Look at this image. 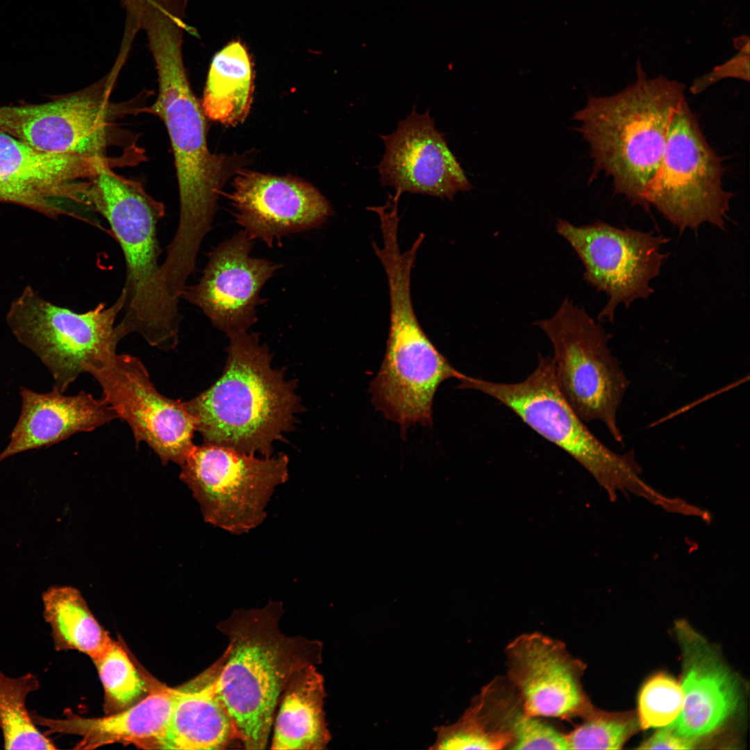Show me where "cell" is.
<instances>
[{"instance_id": "6da1fadb", "label": "cell", "mask_w": 750, "mask_h": 750, "mask_svg": "<svg viewBox=\"0 0 750 750\" xmlns=\"http://www.w3.org/2000/svg\"><path fill=\"white\" fill-rule=\"evenodd\" d=\"M283 611L281 601H269L262 608L235 610L217 625L228 640L218 688L246 749L267 747L289 678L300 668L322 661L319 640L283 633Z\"/></svg>"}, {"instance_id": "7a4b0ae2", "label": "cell", "mask_w": 750, "mask_h": 750, "mask_svg": "<svg viewBox=\"0 0 750 750\" xmlns=\"http://www.w3.org/2000/svg\"><path fill=\"white\" fill-rule=\"evenodd\" d=\"M636 80L621 92L588 96L573 119L590 147L591 183L599 172L612 179L615 194L647 211L646 192L656 176L672 118L685 99V85L662 76L649 78L638 61Z\"/></svg>"}, {"instance_id": "3957f363", "label": "cell", "mask_w": 750, "mask_h": 750, "mask_svg": "<svg viewBox=\"0 0 750 750\" xmlns=\"http://www.w3.org/2000/svg\"><path fill=\"white\" fill-rule=\"evenodd\" d=\"M182 36L172 25L147 34L158 81L153 111L167 129L178 187L179 220L172 243L180 251L195 252L211 228L219 195L235 162L208 148L206 116L187 76Z\"/></svg>"}, {"instance_id": "277c9868", "label": "cell", "mask_w": 750, "mask_h": 750, "mask_svg": "<svg viewBox=\"0 0 750 750\" xmlns=\"http://www.w3.org/2000/svg\"><path fill=\"white\" fill-rule=\"evenodd\" d=\"M229 338L223 374L184 406L205 444L271 456L274 443L293 427L299 408L295 383L271 367L257 333Z\"/></svg>"}, {"instance_id": "5b68a950", "label": "cell", "mask_w": 750, "mask_h": 750, "mask_svg": "<svg viewBox=\"0 0 750 750\" xmlns=\"http://www.w3.org/2000/svg\"><path fill=\"white\" fill-rule=\"evenodd\" d=\"M85 197L88 206L108 223L124 256L126 303L117 325L119 333L123 337L138 333L161 350L174 347L179 328L166 314L159 285L157 228L165 215L163 203L149 195L140 183L115 173L108 162L88 178Z\"/></svg>"}, {"instance_id": "8992f818", "label": "cell", "mask_w": 750, "mask_h": 750, "mask_svg": "<svg viewBox=\"0 0 750 750\" xmlns=\"http://www.w3.org/2000/svg\"><path fill=\"white\" fill-rule=\"evenodd\" d=\"M415 259L412 252L398 249L380 258L389 288L390 326L385 356L369 388L374 406L398 423L402 434L411 425H431L440 385L448 378L462 381L467 376L451 366L417 320L410 293Z\"/></svg>"}, {"instance_id": "52a82bcc", "label": "cell", "mask_w": 750, "mask_h": 750, "mask_svg": "<svg viewBox=\"0 0 750 750\" xmlns=\"http://www.w3.org/2000/svg\"><path fill=\"white\" fill-rule=\"evenodd\" d=\"M460 388L488 394L509 408L533 430L580 463L614 501L623 492L665 507L668 497L647 484L633 451L617 453L585 426L558 385L553 358L538 356L535 369L524 381L502 383L468 376Z\"/></svg>"}, {"instance_id": "ba28073f", "label": "cell", "mask_w": 750, "mask_h": 750, "mask_svg": "<svg viewBox=\"0 0 750 750\" xmlns=\"http://www.w3.org/2000/svg\"><path fill=\"white\" fill-rule=\"evenodd\" d=\"M535 324L553 345L558 385L568 403L583 422L600 421L623 443L617 414L630 381L608 347L611 335L568 297Z\"/></svg>"}, {"instance_id": "9c48e42d", "label": "cell", "mask_w": 750, "mask_h": 750, "mask_svg": "<svg viewBox=\"0 0 750 750\" xmlns=\"http://www.w3.org/2000/svg\"><path fill=\"white\" fill-rule=\"evenodd\" d=\"M122 289L115 303H104L85 312L55 305L27 286L12 301L6 322L16 339L49 369L53 388L64 392L86 365L116 353L122 340L115 325L123 310Z\"/></svg>"}, {"instance_id": "30bf717a", "label": "cell", "mask_w": 750, "mask_h": 750, "mask_svg": "<svg viewBox=\"0 0 750 750\" xmlns=\"http://www.w3.org/2000/svg\"><path fill=\"white\" fill-rule=\"evenodd\" d=\"M722 159L686 99L674 112L658 172L645 199L681 232L708 222L725 228L733 194L723 187Z\"/></svg>"}, {"instance_id": "8fae6325", "label": "cell", "mask_w": 750, "mask_h": 750, "mask_svg": "<svg viewBox=\"0 0 750 750\" xmlns=\"http://www.w3.org/2000/svg\"><path fill=\"white\" fill-rule=\"evenodd\" d=\"M288 457L258 458L230 447L194 445L181 466L206 522L234 535L247 533L267 517L276 488L288 479Z\"/></svg>"}, {"instance_id": "7c38bea8", "label": "cell", "mask_w": 750, "mask_h": 750, "mask_svg": "<svg viewBox=\"0 0 750 750\" xmlns=\"http://www.w3.org/2000/svg\"><path fill=\"white\" fill-rule=\"evenodd\" d=\"M556 230L582 261L584 280L608 297L599 320L612 322L620 303L628 308L635 300L647 299L653 292L650 283L660 274L667 257L661 247L669 238L603 222L576 226L558 219Z\"/></svg>"}, {"instance_id": "4fadbf2b", "label": "cell", "mask_w": 750, "mask_h": 750, "mask_svg": "<svg viewBox=\"0 0 750 750\" xmlns=\"http://www.w3.org/2000/svg\"><path fill=\"white\" fill-rule=\"evenodd\" d=\"M103 391V399L130 426L136 444L144 442L166 465L180 467L194 446V418L183 402L158 392L141 360L113 353L88 364Z\"/></svg>"}, {"instance_id": "5bb4252c", "label": "cell", "mask_w": 750, "mask_h": 750, "mask_svg": "<svg viewBox=\"0 0 750 750\" xmlns=\"http://www.w3.org/2000/svg\"><path fill=\"white\" fill-rule=\"evenodd\" d=\"M121 67L116 62L99 82L44 103L0 106V130L43 151L103 155Z\"/></svg>"}, {"instance_id": "9a60e30c", "label": "cell", "mask_w": 750, "mask_h": 750, "mask_svg": "<svg viewBox=\"0 0 750 750\" xmlns=\"http://www.w3.org/2000/svg\"><path fill=\"white\" fill-rule=\"evenodd\" d=\"M506 657V678L528 715L571 719L594 708L581 681L586 667L560 640L523 633L507 645Z\"/></svg>"}, {"instance_id": "2e32d148", "label": "cell", "mask_w": 750, "mask_h": 750, "mask_svg": "<svg viewBox=\"0 0 750 750\" xmlns=\"http://www.w3.org/2000/svg\"><path fill=\"white\" fill-rule=\"evenodd\" d=\"M253 247L244 230L224 241L209 253L199 281L186 285L181 295L229 338L256 322V308L266 301L260 292L278 269L269 260L251 257Z\"/></svg>"}, {"instance_id": "e0dca14e", "label": "cell", "mask_w": 750, "mask_h": 750, "mask_svg": "<svg viewBox=\"0 0 750 750\" xmlns=\"http://www.w3.org/2000/svg\"><path fill=\"white\" fill-rule=\"evenodd\" d=\"M675 631L682 652L683 705L666 727L697 747L722 733L738 713L741 683L717 649L686 622H678Z\"/></svg>"}, {"instance_id": "ac0fdd59", "label": "cell", "mask_w": 750, "mask_h": 750, "mask_svg": "<svg viewBox=\"0 0 750 750\" xmlns=\"http://www.w3.org/2000/svg\"><path fill=\"white\" fill-rule=\"evenodd\" d=\"M381 137L385 151L378 165L380 180L400 195L408 192L452 201L458 192L473 188L429 110L419 114L414 107L393 133Z\"/></svg>"}, {"instance_id": "d6986e66", "label": "cell", "mask_w": 750, "mask_h": 750, "mask_svg": "<svg viewBox=\"0 0 750 750\" xmlns=\"http://www.w3.org/2000/svg\"><path fill=\"white\" fill-rule=\"evenodd\" d=\"M228 195L236 222L251 239L272 247L289 234L321 226L333 215L325 197L299 178L239 171Z\"/></svg>"}, {"instance_id": "ffe728a7", "label": "cell", "mask_w": 750, "mask_h": 750, "mask_svg": "<svg viewBox=\"0 0 750 750\" xmlns=\"http://www.w3.org/2000/svg\"><path fill=\"white\" fill-rule=\"evenodd\" d=\"M19 419L7 447L0 453V462L15 454L51 446L80 432H90L117 418L115 411L102 398L83 391L74 396L62 394L53 388L38 393L21 388Z\"/></svg>"}, {"instance_id": "44dd1931", "label": "cell", "mask_w": 750, "mask_h": 750, "mask_svg": "<svg viewBox=\"0 0 750 750\" xmlns=\"http://www.w3.org/2000/svg\"><path fill=\"white\" fill-rule=\"evenodd\" d=\"M177 689L158 685L143 699L117 713L87 718L69 711L62 719L42 717L31 712L36 725L47 733L72 734L82 740L76 748L92 749L121 742L158 748L165 733Z\"/></svg>"}, {"instance_id": "7402d4cb", "label": "cell", "mask_w": 750, "mask_h": 750, "mask_svg": "<svg viewBox=\"0 0 750 750\" xmlns=\"http://www.w3.org/2000/svg\"><path fill=\"white\" fill-rule=\"evenodd\" d=\"M222 662V655L199 676L177 689L159 749L219 750L238 739L218 688Z\"/></svg>"}, {"instance_id": "603a6c76", "label": "cell", "mask_w": 750, "mask_h": 750, "mask_svg": "<svg viewBox=\"0 0 750 750\" xmlns=\"http://www.w3.org/2000/svg\"><path fill=\"white\" fill-rule=\"evenodd\" d=\"M107 161L101 154L43 151L0 130V176L57 201L69 200L87 206V180H78L88 179Z\"/></svg>"}, {"instance_id": "cb8c5ba5", "label": "cell", "mask_w": 750, "mask_h": 750, "mask_svg": "<svg viewBox=\"0 0 750 750\" xmlns=\"http://www.w3.org/2000/svg\"><path fill=\"white\" fill-rule=\"evenodd\" d=\"M323 676L317 665L297 670L287 682L273 722L270 749L321 750L331 735L324 710L326 697Z\"/></svg>"}, {"instance_id": "d4e9b609", "label": "cell", "mask_w": 750, "mask_h": 750, "mask_svg": "<svg viewBox=\"0 0 750 750\" xmlns=\"http://www.w3.org/2000/svg\"><path fill=\"white\" fill-rule=\"evenodd\" d=\"M435 731L431 749H512L513 744L504 699L492 681L456 722Z\"/></svg>"}, {"instance_id": "484cf974", "label": "cell", "mask_w": 750, "mask_h": 750, "mask_svg": "<svg viewBox=\"0 0 750 750\" xmlns=\"http://www.w3.org/2000/svg\"><path fill=\"white\" fill-rule=\"evenodd\" d=\"M253 72L244 46L234 42L212 58L201 103L206 117L235 126L247 117L252 101Z\"/></svg>"}, {"instance_id": "4316f807", "label": "cell", "mask_w": 750, "mask_h": 750, "mask_svg": "<svg viewBox=\"0 0 750 750\" xmlns=\"http://www.w3.org/2000/svg\"><path fill=\"white\" fill-rule=\"evenodd\" d=\"M42 600L43 617L51 628L56 651L76 650L94 661L112 643L78 589L51 586L42 593Z\"/></svg>"}, {"instance_id": "83f0119b", "label": "cell", "mask_w": 750, "mask_h": 750, "mask_svg": "<svg viewBox=\"0 0 750 750\" xmlns=\"http://www.w3.org/2000/svg\"><path fill=\"white\" fill-rule=\"evenodd\" d=\"M31 673L10 678L0 670V728L6 749H56L54 743L35 726L26 707L28 694L39 690Z\"/></svg>"}, {"instance_id": "f1b7e54d", "label": "cell", "mask_w": 750, "mask_h": 750, "mask_svg": "<svg viewBox=\"0 0 750 750\" xmlns=\"http://www.w3.org/2000/svg\"><path fill=\"white\" fill-rule=\"evenodd\" d=\"M565 733L567 749H621L640 729L635 711L610 712L595 706Z\"/></svg>"}, {"instance_id": "f546056e", "label": "cell", "mask_w": 750, "mask_h": 750, "mask_svg": "<svg viewBox=\"0 0 750 750\" xmlns=\"http://www.w3.org/2000/svg\"><path fill=\"white\" fill-rule=\"evenodd\" d=\"M94 662L104 688L108 706L126 709L147 692L145 681L127 653L116 642L113 641Z\"/></svg>"}, {"instance_id": "4dcf8cb0", "label": "cell", "mask_w": 750, "mask_h": 750, "mask_svg": "<svg viewBox=\"0 0 750 750\" xmlns=\"http://www.w3.org/2000/svg\"><path fill=\"white\" fill-rule=\"evenodd\" d=\"M683 705L680 682L666 672L654 674L639 692L636 712L640 729L668 726L679 715Z\"/></svg>"}, {"instance_id": "1f68e13d", "label": "cell", "mask_w": 750, "mask_h": 750, "mask_svg": "<svg viewBox=\"0 0 750 750\" xmlns=\"http://www.w3.org/2000/svg\"><path fill=\"white\" fill-rule=\"evenodd\" d=\"M740 47L738 53L720 66L716 67L707 74L697 78L691 85L690 91L699 94L710 85L725 78H736L743 81L749 80V41Z\"/></svg>"}, {"instance_id": "d6a6232c", "label": "cell", "mask_w": 750, "mask_h": 750, "mask_svg": "<svg viewBox=\"0 0 750 750\" xmlns=\"http://www.w3.org/2000/svg\"><path fill=\"white\" fill-rule=\"evenodd\" d=\"M697 746L691 741L674 734L667 727H662L637 748L639 749H692Z\"/></svg>"}, {"instance_id": "836d02e7", "label": "cell", "mask_w": 750, "mask_h": 750, "mask_svg": "<svg viewBox=\"0 0 750 750\" xmlns=\"http://www.w3.org/2000/svg\"><path fill=\"white\" fill-rule=\"evenodd\" d=\"M387 203H385V204H387ZM395 204H397V203H395ZM397 205H398V204H397ZM375 207H376V206H375ZM375 207H374V208H373V212H374V208Z\"/></svg>"}]
</instances>
